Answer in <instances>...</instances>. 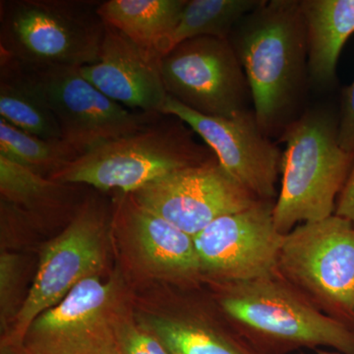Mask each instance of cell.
I'll return each mask as SVG.
<instances>
[{
	"mask_svg": "<svg viewBox=\"0 0 354 354\" xmlns=\"http://www.w3.org/2000/svg\"><path fill=\"white\" fill-rule=\"evenodd\" d=\"M245 73L256 120L271 136L295 120L308 77L306 28L300 1L261 0L230 37Z\"/></svg>",
	"mask_w": 354,
	"mask_h": 354,
	"instance_id": "obj_1",
	"label": "cell"
},
{
	"mask_svg": "<svg viewBox=\"0 0 354 354\" xmlns=\"http://www.w3.org/2000/svg\"><path fill=\"white\" fill-rule=\"evenodd\" d=\"M281 138L286 150L274 221L277 230L286 234L298 225L335 215L354 155L339 145V118L325 111H309L291 121Z\"/></svg>",
	"mask_w": 354,
	"mask_h": 354,
	"instance_id": "obj_2",
	"label": "cell"
},
{
	"mask_svg": "<svg viewBox=\"0 0 354 354\" xmlns=\"http://www.w3.org/2000/svg\"><path fill=\"white\" fill-rule=\"evenodd\" d=\"M0 57L26 69L83 67L97 62L106 24L101 1L4 0L0 2Z\"/></svg>",
	"mask_w": 354,
	"mask_h": 354,
	"instance_id": "obj_3",
	"label": "cell"
},
{
	"mask_svg": "<svg viewBox=\"0 0 354 354\" xmlns=\"http://www.w3.org/2000/svg\"><path fill=\"white\" fill-rule=\"evenodd\" d=\"M177 118L162 114L143 129L102 143L50 177L97 190L134 193L167 174L214 157L198 144L192 130Z\"/></svg>",
	"mask_w": 354,
	"mask_h": 354,
	"instance_id": "obj_4",
	"label": "cell"
},
{
	"mask_svg": "<svg viewBox=\"0 0 354 354\" xmlns=\"http://www.w3.org/2000/svg\"><path fill=\"white\" fill-rule=\"evenodd\" d=\"M221 308L247 332L283 346H328L354 354V330L317 308L278 274L223 283Z\"/></svg>",
	"mask_w": 354,
	"mask_h": 354,
	"instance_id": "obj_5",
	"label": "cell"
},
{
	"mask_svg": "<svg viewBox=\"0 0 354 354\" xmlns=\"http://www.w3.org/2000/svg\"><path fill=\"white\" fill-rule=\"evenodd\" d=\"M278 272L317 308L354 330V225L333 215L285 235Z\"/></svg>",
	"mask_w": 354,
	"mask_h": 354,
	"instance_id": "obj_6",
	"label": "cell"
},
{
	"mask_svg": "<svg viewBox=\"0 0 354 354\" xmlns=\"http://www.w3.org/2000/svg\"><path fill=\"white\" fill-rule=\"evenodd\" d=\"M169 97L198 113L234 118L252 111L250 88L230 39H188L160 57Z\"/></svg>",
	"mask_w": 354,
	"mask_h": 354,
	"instance_id": "obj_7",
	"label": "cell"
},
{
	"mask_svg": "<svg viewBox=\"0 0 354 354\" xmlns=\"http://www.w3.org/2000/svg\"><path fill=\"white\" fill-rule=\"evenodd\" d=\"M106 221L101 209L86 203L64 232L41 252L29 295L14 318L9 344L18 348L37 317L59 304L83 279L104 266Z\"/></svg>",
	"mask_w": 354,
	"mask_h": 354,
	"instance_id": "obj_8",
	"label": "cell"
},
{
	"mask_svg": "<svg viewBox=\"0 0 354 354\" xmlns=\"http://www.w3.org/2000/svg\"><path fill=\"white\" fill-rule=\"evenodd\" d=\"M27 70L55 113L62 140L80 156L102 143L143 129L162 115L121 106L86 80L79 67Z\"/></svg>",
	"mask_w": 354,
	"mask_h": 354,
	"instance_id": "obj_9",
	"label": "cell"
},
{
	"mask_svg": "<svg viewBox=\"0 0 354 354\" xmlns=\"http://www.w3.org/2000/svg\"><path fill=\"white\" fill-rule=\"evenodd\" d=\"M274 206L271 200H259L243 211L216 218L194 236L201 272L221 283L278 274L286 234L274 225Z\"/></svg>",
	"mask_w": 354,
	"mask_h": 354,
	"instance_id": "obj_10",
	"label": "cell"
},
{
	"mask_svg": "<svg viewBox=\"0 0 354 354\" xmlns=\"http://www.w3.org/2000/svg\"><path fill=\"white\" fill-rule=\"evenodd\" d=\"M132 195L140 206L193 237L216 218L260 200L237 183L216 156L167 174Z\"/></svg>",
	"mask_w": 354,
	"mask_h": 354,
	"instance_id": "obj_11",
	"label": "cell"
},
{
	"mask_svg": "<svg viewBox=\"0 0 354 354\" xmlns=\"http://www.w3.org/2000/svg\"><path fill=\"white\" fill-rule=\"evenodd\" d=\"M115 281L83 279L59 304L35 319L20 354H106L115 348Z\"/></svg>",
	"mask_w": 354,
	"mask_h": 354,
	"instance_id": "obj_12",
	"label": "cell"
},
{
	"mask_svg": "<svg viewBox=\"0 0 354 354\" xmlns=\"http://www.w3.org/2000/svg\"><path fill=\"white\" fill-rule=\"evenodd\" d=\"M160 113L183 121L204 140L237 183L258 199L272 201L281 155L261 129L253 109L234 118H214L186 108L167 95Z\"/></svg>",
	"mask_w": 354,
	"mask_h": 354,
	"instance_id": "obj_13",
	"label": "cell"
},
{
	"mask_svg": "<svg viewBox=\"0 0 354 354\" xmlns=\"http://www.w3.org/2000/svg\"><path fill=\"white\" fill-rule=\"evenodd\" d=\"M160 57L144 50L106 25L99 60L80 67L81 75L121 106L134 111L160 113L167 97Z\"/></svg>",
	"mask_w": 354,
	"mask_h": 354,
	"instance_id": "obj_14",
	"label": "cell"
},
{
	"mask_svg": "<svg viewBox=\"0 0 354 354\" xmlns=\"http://www.w3.org/2000/svg\"><path fill=\"white\" fill-rule=\"evenodd\" d=\"M308 77L318 88L332 87L342 48L354 32V0H302Z\"/></svg>",
	"mask_w": 354,
	"mask_h": 354,
	"instance_id": "obj_15",
	"label": "cell"
},
{
	"mask_svg": "<svg viewBox=\"0 0 354 354\" xmlns=\"http://www.w3.org/2000/svg\"><path fill=\"white\" fill-rule=\"evenodd\" d=\"M123 194L128 227L147 262L174 277L185 278L201 272L194 237L140 206L132 193Z\"/></svg>",
	"mask_w": 354,
	"mask_h": 354,
	"instance_id": "obj_16",
	"label": "cell"
},
{
	"mask_svg": "<svg viewBox=\"0 0 354 354\" xmlns=\"http://www.w3.org/2000/svg\"><path fill=\"white\" fill-rule=\"evenodd\" d=\"M186 3L187 0H108L101 1L97 13L104 24L162 57Z\"/></svg>",
	"mask_w": 354,
	"mask_h": 354,
	"instance_id": "obj_17",
	"label": "cell"
},
{
	"mask_svg": "<svg viewBox=\"0 0 354 354\" xmlns=\"http://www.w3.org/2000/svg\"><path fill=\"white\" fill-rule=\"evenodd\" d=\"M0 118L43 139H62V130L29 70L0 57Z\"/></svg>",
	"mask_w": 354,
	"mask_h": 354,
	"instance_id": "obj_18",
	"label": "cell"
},
{
	"mask_svg": "<svg viewBox=\"0 0 354 354\" xmlns=\"http://www.w3.org/2000/svg\"><path fill=\"white\" fill-rule=\"evenodd\" d=\"M260 2L261 0H187L167 43V53L188 39L202 37L230 39L237 24Z\"/></svg>",
	"mask_w": 354,
	"mask_h": 354,
	"instance_id": "obj_19",
	"label": "cell"
},
{
	"mask_svg": "<svg viewBox=\"0 0 354 354\" xmlns=\"http://www.w3.org/2000/svg\"><path fill=\"white\" fill-rule=\"evenodd\" d=\"M0 155L39 176L50 178L80 157L62 139H43L0 118Z\"/></svg>",
	"mask_w": 354,
	"mask_h": 354,
	"instance_id": "obj_20",
	"label": "cell"
},
{
	"mask_svg": "<svg viewBox=\"0 0 354 354\" xmlns=\"http://www.w3.org/2000/svg\"><path fill=\"white\" fill-rule=\"evenodd\" d=\"M77 184L59 183L0 156V192L2 199L31 213L53 211L65 205L64 197Z\"/></svg>",
	"mask_w": 354,
	"mask_h": 354,
	"instance_id": "obj_21",
	"label": "cell"
},
{
	"mask_svg": "<svg viewBox=\"0 0 354 354\" xmlns=\"http://www.w3.org/2000/svg\"><path fill=\"white\" fill-rule=\"evenodd\" d=\"M143 326L171 354H247L234 342L199 324L152 316L144 320Z\"/></svg>",
	"mask_w": 354,
	"mask_h": 354,
	"instance_id": "obj_22",
	"label": "cell"
},
{
	"mask_svg": "<svg viewBox=\"0 0 354 354\" xmlns=\"http://www.w3.org/2000/svg\"><path fill=\"white\" fill-rule=\"evenodd\" d=\"M114 335L121 354H171L157 337L120 317L114 319Z\"/></svg>",
	"mask_w": 354,
	"mask_h": 354,
	"instance_id": "obj_23",
	"label": "cell"
},
{
	"mask_svg": "<svg viewBox=\"0 0 354 354\" xmlns=\"http://www.w3.org/2000/svg\"><path fill=\"white\" fill-rule=\"evenodd\" d=\"M18 257L11 253L3 252L0 257V312L1 327L7 329L11 312H13L14 295L19 278Z\"/></svg>",
	"mask_w": 354,
	"mask_h": 354,
	"instance_id": "obj_24",
	"label": "cell"
},
{
	"mask_svg": "<svg viewBox=\"0 0 354 354\" xmlns=\"http://www.w3.org/2000/svg\"><path fill=\"white\" fill-rule=\"evenodd\" d=\"M339 142L346 152L354 155V81L342 92Z\"/></svg>",
	"mask_w": 354,
	"mask_h": 354,
	"instance_id": "obj_25",
	"label": "cell"
},
{
	"mask_svg": "<svg viewBox=\"0 0 354 354\" xmlns=\"http://www.w3.org/2000/svg\"><path fill=\"white\" fill-rule=\"evenodd\" d=\"M335 215L346 218L354 225V164L348 181L337 198Z\"/></svg>",
	"mask_w": 354,
	"mask_h": 354,
	"instance_id": "obj_26",
	"label": "cell"
},
{
	"mask_svg": "<svg viewBox=\"0 0 354 354\" xmlns=\"http://www.w3.org/2000/svg\"><path fill=\"white\" fill-rule=\"evenodd\" d=\"M106 354H121L120 353V351L118 349V346H115V348H111V351H109L108 353Z\"/></svg>",
	"mask_w": 354,
	"mask_h": 354,
	"instance_id": "obj_27",
	"label": "cell"
},
{
	"mask_svg": "<svg viewBox=\"0 0 354 354\" xmlns=\"http://www.w3.org/2000/svg\"><path fill=\"white\" fill-rule=\"evenodd\" d=\"M319 354H342V353H328V351H320Z\"/></svg>",
	"mask_w": 354,
	"mask_h": 354,
	"instance_id": "obj_28",
	"label": "cell"
}]
</instances>
